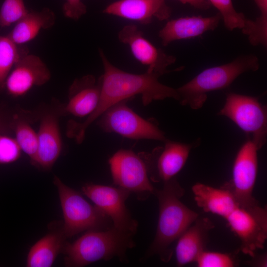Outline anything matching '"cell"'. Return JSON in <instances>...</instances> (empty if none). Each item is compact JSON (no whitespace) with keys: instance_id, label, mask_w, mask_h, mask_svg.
<instances>
[{"instance_id":"11","label":"cell","mask_w":267,"mask_h":267,"mask_svg":"<svg viewBox=\"0 0 267 267\" xmlns=\"http://www.w3.org/2000/svg\"><path fill=\"white\" fill-rule=\"evenodd\" d=\"M83 193L89 198L111 220L113 226L127 233H136L138 224L131 216L126 205L130 192L120 187L86 183Z\"/></svg>"},{"instance_id":"25","label":"cell","mask_w":267,"mask_h":267,"mask_svg":"<svg viewBox=\"0 0 267 267\" xmlns=\"http://www.w3.org/2000/svg\"><path fill=\"white\" fill-rule=\"evenodd\" d=\"M207 0L219 10L224 26L228 30L238 29L247 36L250 35L253 27V20L246 18L242 13L237 12L232 0Z\"/></svg>"},{"instance_id":"31","label":"cell","mask_w":267,"mask_h":267,"mask_svg":"<svg viewBox=\"0 0 267 267\" xmlns=\"http://www.w3.org/2000/svg\"><path fill=\"white\" fill-rule=\"evenodd\" d=\"M253 259L248 262V264L254 267H267V255L264 254L261 255L252 257Z\"/></svg>"},{"instance_id":"14","label":"cell","mask_w":267,"mask_h":267,"mask_svg":"<svg viewBox=\"0 0 267 267\" xmlns=\"http://www.w3.org/2000/svg\"><path fill=\"white\" fill-rule=\"evenodd\" d=\"M50 77V70L41 58L28 53L17 62L10 72L4 90L13 97H21L33 87L46 83Z\"/></svg>"},{"instance_id":"30","label":"cell","mask_w":267,"mask_h":267,"mask_svg":"<svg viewBox=\"0 0 267 267\" xmlns=\"http://www.w3.org/2000/svg\"><path fill=\"white\" fill-rule=\"evenodd\" d=\"M183 4H189L194 7L200 10H207L211 4L207 0H178Z\"/></svg>"},{"instance_id":"23","label":"cell","mask_w":267,"mask_h":267,"mask_svg":"<svg viewBox=\"0 0 267 267\" xmlns=\"http://www.w3.org/2000/svg\"><path fill=\"white\" fill-rule=\"evenodd\" d=\"M29 53L27 48L14 43L7 36H0V93L6 79L17 62Z\"/></svg>"},{"instance_id":"19","label":"cell","mask_w":267,"mask_h":267,"mask_svg":"<svg viewBox=\"0 0 267 267\" xmlns=\"http://www.w3.org/2000/svg\"><path fill=\"white\" fill-rule=\"evenodd\" d=\"M214 223L207 218H198L178 237L175 248L177 264L181 267L195 262L205 250Z\"/></svg>"},{"instance_id":"3","label":"cell","mask_w":267,"mask_h":267,"mask_svg":"<svg viewBox=\"0 0 267 267\" xmlns=\"http://www.w3.org/2000/svg\"><path fill=\"white\" fill-rule=\"evenodd\" d=\"M133 238V235L113 226L106 230L86 231L74 242H66L62 252L64 264L68 267H82L115 257L126 262L127 250L135 246Z\"/></svg>"},{"instance_id":"32","label":"cell","mask_w":267,"mask_h":267,"mask_svg":"<svg viewBox=\"0 0 267 267\" xmlns=\"http://www.w3.org/2000/svg\"><path fill=\"white\" fill-rule=\"evenodd\" d=\"M260 11L258 16L261 18L267 19V0H253Z\"/></svg>"},{"instance_id":"12","label":"cell","mask_w":267,"mask_h":267,"mask_svg":"<svg viewBox=\"0 0 267 267\" xmlns=\"http://www.w3.org/2000/svg\"><path fill=\"white\" fill-rule=\"evenodd\" d=\"M119 41L127 44L134 58L147 67L146 71L161 76L172 71L182 70L181 66L173 70H168L176 61V57L157 48L143 36V33L135 25H125L118 34Z\"/></svg>"},{"instance_id":"15","label":"cell","mask_w":267,"mask_h":267,"mask_svg":"<svg viewBox=\"0 0 267 267\" xmlns=\"http://www.w3.org/2000/svg\"><path fill=\"white\" fill-rule=\"evenodd\" d=\"M61 109H48L40 117L38 135V150L35 166L44 170L51 169L62 150V139L59 125Z\"/></svg>"},{"instance_id":"8","label":"cell","mask_w":267,"mask_h":267,"mask_svg":"<svg viewBox=\"0 0 267 267\" xmlns=\"http://www.w3.org/2000/svg\"><path fill=\"white\" fill-rule=\"evenodd\" d=\"M113 183L119 187L134 192L140 200L154 194L147 166L140 154L128 149H120L109 159Z\"/></svg>"},{"instance_id":"24","label":"cell","mask_w":267,"mask_h":267,"mask_svg":"<svg viewBox=\"0 0 267 267\" xmlns=\"http://www.w3.org/2000/svg\"><path fill=\"white\" fill-rule=\"evenodd\" d=\"M11 128L21 150L29 156L33 164L38 150L37 133L32 128L30 122L17 114L12 118Z\"/></svg>"},{"instance_id":"9","label":"cell","mask_w":267,"mask_h":267,"mask_svg":"<svg viewBox=\"0 0 267 267\" xmlns=\"http://www.w3.org/2000/svg\"><path fill=\"white\" fill-rule=\"evenodd\" d=\"M225 219L240 239V250L244 254L252 257L257 250L264 248L267 238L266 206L238 207Z\"/></svg>"},{"instance_id":"6","label":"cell","mask_w":267,"mask_h":267,"mask_svg":"<svg viewBox=\"0 0 267 267\" xmlns=\"http://www.w3.org/2000/svg\"><path fill=\"white\" fill-rule=\"evenodd\" d=\"M234 122L259 150L267 140V109L257 97L228 92L218 113Z\"/></svg>"},{"instance_id":"10","label":"cell","mask_w":267,"mask_h":267,"mask_svg":"<svg viewBox=\"0 0 267 267\" xmlns=\"http://www.w3.org/2000/svg\"><path fill=\"white\" fill-rule=\"evenodd\" d=\"M248 139L239 149L232 167V179L223 185L233 194L239 207L248 208L259 205L253 196L258 174V151Z\"/></svg>"},{"instance_id":"26","label":"cell","mask_w":267,"mask_h":267,"mask_svg":"<svg viewBox=\"0 0 267 267\" xmlns=\"http://www.w3.org/2000/svg\"><path fill=\"white\" fill-rule=\"evenodd\" d=\"M29 11L24 0H4L0 8V26L16 23Z\"/></svg>"},{"instance_id":"22","label":"cell","mask_w":267,"mask_h":267,"mask_svg":"<svg viewBox=\"0 0 267 267\" xmlns=\"http://www.w3.org/2000/svg\"><path fill=\"white\" fill-rule=\"evenodd\" d=\"M61 226L53 229L30 248L26 259L27 267H50L67 242Z\"/></svg>"},{"instance_id":"27","label":"cell","mask_w":267,"mask_h":267,"mask_svg":"<svg viewBox=\"0 0 267 267\" xmlns=\"http://www.w3.org/2000/svg\"><path fill=\"white\" fill-rule=\"evenodd\" d=\"M198 267H233L238 261L233 254L204 251L195 262Z\"/></svg>"},{"instance_id":"2","label":"cell","mask_w":267,"mask_h":267,"mask_svg":"<svg viewBox=\"0 0 267 267\" xmlns=\"http://www.w3.org/2000/svg\"><path fill=\"white\" fill-rule=\"evenodd\" d=\"M184 190L175 177L163 182L154 194L159 203V218L154 239L147 252L168 262L173 254L172 245L198 218V214L181 201Z\"/></svg>"},{"instance_id":"4","label":"cell","mask_w":267,"mask_h":267,"mask_svg":"<svg viewBox=\"0 0 267 267\" xmlns=\"http://www.w3.org/2000/svg\"><path fill=\"white\" fill-rule=\"evenodd\" d=\"M260 67L254 54L241 55L227 63L205 69L183 85L176 89L178 101L193 110L201 108L210 92L225 89L241 74L256 71Z\"/></svg>"},{"instance_id":"20","label":"cell","mask_w":267,"mask_h":267,"mask_svg":"<svg viewBox=\"0 0 267 267\" xmlns=\"http://www.w3.org/2000/svg\"><path fill=\"white\" fill-rule=\"evenodd\" d=\"M192 190L197 205L205 212L225 219L239 207L233 194L223 186L217 188L197 183L192 186Z\"/></svg>"},{"instance_id":"17","label":"cell","mask_w":267,"mask_h":267,"mask_svg":"<svg viewBox=\"0 0 267 267\" xmlns=\"http://www.w3.org/2000/svg\"><path fill=\"white\" fill-rule=\"evenodd\" d=\"M100 79L87 75L75 79L69 90V99L62 107V113L76 117H88L96 108L100 95Z\"/></svg>"},{"instance_id":"29","label":"cell","mask_w":267,"mask_h":267,"mask_svg":"<svg viewBox=\"0 0 267 267\" xmlns=\"http://www.w3.org/2000/svg\"><path fill=\"white\" fill-rule=\"evenodd\" d=\"M62 11L66 17L77 20L87 13V9L82 0H66Z\"/></svg>"},{"instance_id":"16","label":"cell","mask_w":267,"mask_h":267,"mask_svg":"<svg viewBox=\"0 0 267 267\" xmlns=\"http://www.w3.org/2000/svg\"><path fill=\"white\" fill-rule=\"evenodd\" d=\"M103 13L147 24L154 18L168 19L171 9L166 0H119L107 6Z\"/></svg>"},{"instance_id":"18","label":"cell","mask_w":267,"mask_h":267,"mask_svg":"<svg viewBox=\"0 0 267 267\" xmlns=\"http://www.w3.org/2000/svg\"><path fill=\"white\" fill-rule=\"evenodd\" d=\"M221 19L219 13L210 17L193 16L172 19L159 31L158 36L163 46H167L175 41L194 38L214 31Z\"/></svg>"},{"instance_id":"33","label":"cell","mask_w":267,"mask_h":267,"mask_svg":"<svg viewBox=\"0 0 267 267\" xmlns=\"http://www.w3.org/2000/svg\"><path fill=\"white\" fill-rule=\"evenodd\" d=\"M11 120L8 121L4 119V117L0 113V131L4 132L5 130H7L8 128H11Z\"/></svg>"},{"instance_id":"21","label":"cell","mask_w":267,"mask_h":267,"mask_svg":"<svg viewBox=\"0 0 267 267\" xmlns=\"http://www.w3.org/2000/svg\"><path fill=\"white\" fill-rule=\"evenodd\" d=\"M55 22V15L48 8L29 11L7 36L16 44L22 45L34 39L41 30L52 27Z\"/></svg>"},{"instance_id":"28","label":"cell","mask_w":267,"mask_h":267,"mask_svg":"<svg viewBox=\"0 0 267 267\" xmlns=\"http://www.w3.org/2000/svg\"><path fill=\"white\" fill-rule=\"evenodd\" d=\"M21 151L15 138L0 131V165L15 162L20 158Z\"/></svg>"},{"instance_id":"7","label":"cell","mask_w":267,"mask_h":267,"mask_svg":"<svg viewBox=\"0 0 267 267\" xmlns=\"http://www.w3.org/2000/svg\"><path fill=\"white\" fill-rule=\"evenodd\" d=\"M128 101L120 102L105 111L99 117V127L105 132L115 133L125 138L165 142L167 139L157 124L135 113L127 105Z\"/></svg>"},{"instance_id":"5","label":"cell","mask_w":267,"mask_h":267,"mask_svg":"<svg viewBox=\"0 0 267 267\" xmlns=\"http://www.w3.org/2000/svg\"><path fill=\"white\" fill-rule=\"evenodd\" d=\"M53 183L58 192L64 219L61 228L66 238L83 231L106 230L113 226L105 213L58 177H54Z\"/></svg>"},{"instance_id":"13","label":"cell","mask_w":267,"mask_h":267,"mask_svg":"<svg viewBox=\"0 0 267 267\" xmlns=\"http://www.w3.org/2000/svg\"><path fill=\"white\" fill-rule=\"evenodd\" d=\"M199 141L184 143L167 139L165 146L158 147L151 153L140 154L155 182H165L174 178L183 168L190 151Z\"/></svg>"},{"instance_id":"1","label":"cell","mask_w":267,"mask_h":267,"mask_svg":"<svg viewBox=\"0 0 267 267\" xmlns=\"http://www.w3.org/2000/svg\"><path fill=\"white\" fill-rule=\"evenodd\" d=\"M99 53L104 68L100 78L101 91L98 105L94 111L82 122H70L67 134L81 143L87 129L105 111L124 100L140 95L143 104L147 105L154 100L173 98L178 100L176 89L165 85L159 81L161 76L146 71L140 74L125 72L113 65L102 49Z\"/></svg>"}]
</instances>
